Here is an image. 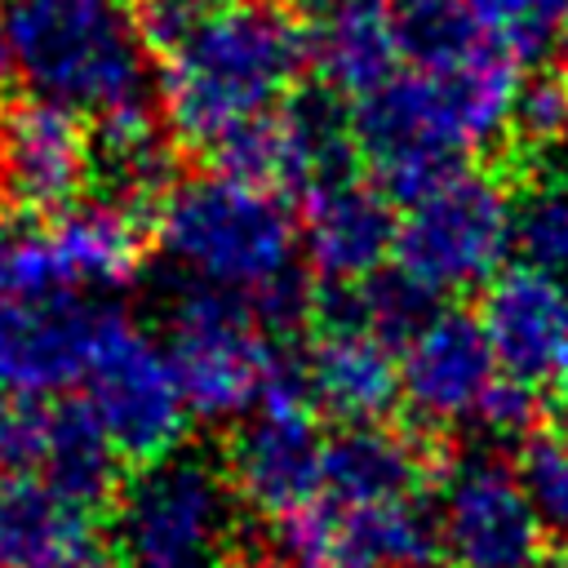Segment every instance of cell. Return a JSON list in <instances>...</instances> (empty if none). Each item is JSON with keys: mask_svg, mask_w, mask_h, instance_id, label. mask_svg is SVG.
<instances>
[{"mask_svg": "<svg viewBox=\"0 0 568 568\" xmlns=\"http://www.w3.org/2000/svg\"><path fill=\"white\" fill-rule=\"evenodd\" d=\"M306 71V27L275 0H222L160 58V120L182 151H209L235 124L280 106Z\"/></svg>", "mask_w": 568, "mask_h": 568, "instance_id": "cell-1", "label": "cell"}, {"mask_svg": "<svg viewBox=\"0 0 568 568\" xmlns=\"http://www.w3.org/2000/svg\"><path fill=\"white\" fill-rule=\"evenodd\" d=\"M151 235L186 280L244 297L302 262L288 195L222 173L178 178L151 217Z\"/></svg>", "mask_w": 568, "mask_h": 568, "instance_id": "cell-2", "label": "cell"}, {"mask_svg": "<svg viewBox=\"0 0 568 568\" xmlns=\"http://www.w3.org/2000/svg\"><path fill=\"white\" fill-rule=\"evenodd\" d=\"M13 67L31 98L75 115L146 102V44L111 0H4Z\"/></svg>", "mask_w": 568, "mask_h": 568, "instance_id": "cell-3", "label": "cell"}, {"mask_svg": "<svg viewBox=\"0 0 568 568\" xmlns=\"http://www.w3.org/2000/svg\"><path fill=\"white\" fill-rule=\"evenodd\" d=\"M240 497L222 457L173 448L129 466L106 506V546L120 568H213L235 546Z\"/></svg>", "mask_w": 568, "mask_h": 568, "instance_id": "cell-4", "label": "cell"}, {"mask_svg": "<svg viewBox=\"0 0 568 568\" xmlns=\"http://www.w3.org/2000/svg\"><path fill=\"white\" fill-rule=\"evenodd\" d=\"M515 178L497 164H457L399 204L390 262L435 297L484 288L510 253Z\"/></svg>", "mask_w": 568, "mask_h": 568, "instance_id": "cell-5", "label": "cell"}, {"mask_svg": "<svg viewBox=\"0 0 568 568\" xmlns=\"http://www.w3.org/2000/svg\"><path fill=\"white\" fill-rule=\"evenodd\" d=\"M164 337L191 422L226 430L257 408L284 355L280 337L257 324L244 293L213 288L200 280H182L169 293Z\"/></svg>", "mask_w": 568, "mask_h": 568, "instance_id": "cell-6", "label": "cell"}, {"mask_svg": "<svg viewBox=\"0 0 568 568\" xmlns=\"http://www.w3.org/2000/svg\"><path fill=\"white\" fill-rule=\"evenodd\" d=\"M84 404L106 430L124 466H146L182 448L191 413L169 364V351L120 306H98V328L84 364Z\"/></svg>", "mask_w": 568, "mask_h": 568, "instance_id": "cell-7", "label": "cell"}, {"mask_svg": "<svg viewBox=\"0 0 568 568\" xmlns=\"http://www.w3.org/2000/svg\"><path fill=\"white\" fill-rule=\"evenodd\" d=\"M222 466L240 506L266 524L324 497V426L297 355H280L257 408L231 426Z\"/></svg>", "mask_w": 568, "mask_h": 568, "instance_id": "cell-8", "label": "cell"}, {"mask_svg": "<svg viewBox=\"0 0 568 568\" xmlns=\"http://www.w3.org/2000/svg\"><path fill=\"white\" fill-rule=\"evenodd\" d=\"M435 524L448 568H541L550 550L515 462L488 444L444 453L435 470Z\"/></svg>", "mask_w": 568, "mask_h": 568, "instance_id": "cell-9", "label": "cell"}, {"mask_svg": "<svg viewBox=\"0 0 568 568\" xmlns=\"http://www.w3.org/2000/svg\"><path fill=\"white\" fill-rule=\"evenodd\" d=\"M479 324L501 377L550 404L568 395V284L524 262L501 266L484 284Z\"/></svg>", "mask_w": 568, "mask_h": 568, "instance_id": "cell-10", "label": "cell"}, {"mask_svg": "<svg viewBox=\"0 0 568 568\" xmlns=\"http://www.w3.org/2000/svg\"><path fill=\"white\" fill-rule=\"evenodd\" d=\"M493 377L497 359L479 311L439 306L399 346V404L426 435H444L457 422H475V408Z\"/></svg>", "mask_w": 568, "mask_h": 568, "instance_id": "cell-11", "label": "cell"}, {"mask_svg": "<svg viewBox=\"0 0 568 568\" xmlns=\"http://www.w3.org/2000/svg\"><path fill=\"white\" fill-rule=\"evenodd\" d=\"M0 173L9 200L53 217L93 182V129L58 102H13L0 111Z\"/></svg>", "mask_w": 568, "mask_h": 568, "instance_id": "cell-12", "label": "cell"}, {"mask_svg": "<svg viewBox=\"0 0 568 568\" xmlns=\"http://www.w3.org/2000/svg\"><path fill=\"white\" fill-rule=\"evenodd\" d=\"M399 209L373 178H337L302 195L297 248L320 284H359L390 262Z\"/></svg>", "mask_w": 568, "mask_h": 568, "instance_id": "cell-13", "label": "cell"}, {"mask_svg": "<svg viewBox=\"0 0 568 568\" xmlns=\"http://www.w3.org/2000/svg\"><path fill=\"white\" fill-rule=\"evenodd\" d=\"M98 306L75 293L0 302V395L53 399L84 377Z\"/></svg>", "mask_w": 568, "mask_h": 568, "instance_id": "cell-14", "label": "cell"}, {"mask_svg": "<svg viewBox=\"0 0 568 568\" xmlns=\"http://www.w3.org/2000/svg\"><path fill=\"white\" fill-rule=\"evenodd\" d=\"M297 364L315 413L337 426L386 422L399 404V351L364 324H311Z\"/></svg>", "mask_w": 568, "mask_h": 568, "instance_id": "cell-15", "label": "cell"}, {"mask_svg": "<svg viewBox=\"0 0 568 568\" xmlns=\"http://www.w3.org/2000/svg\"><path fill=\"white\" fill-rule=\"evenodd\" d=\"M444 462L439 435L404 430L390 422H355L324 435V501L373 506L395 497H422Z\"/></svg>", "mask_w": 568, "mask_h": 568, "instance_id": "cell-16", "label": "cell"}, {"mask_svg": "<svg viewBox=\"0 0 568 568\" xmlns=\"http://www.w3.org/2000/svg\"><path fill=\"white\" fill-rule=\"evenodd\" d=\"M306 27V67H315L320 84L337 98H364L386 84L399 62V22L390 0H333Z\"/></svg>", "mask_w": 568, "mask_h": 568, "instance_id": "cell-17", "label": "cell"}, {"mask_svg": "<svg viewBox=\"0 0 568 568\" xmlns=\"http://www.w3.org/2000/svg\"><path fill=\"white\" fill-rule=\"evenodd\" d=\"M71 288H129L146 262V217L98 195L44 217Z\"/></svg>", "mask_w": 568, "mask_h": 568, "instance_id": "cell-18", "label": "cell"}, {"mask_svg": "<svg viewBox=\"0 0 568 568\" xmlns=\"http://www.w3.org/2000/svg\"><path fill=\"white\" fill-rule=\"evenodd\" d=\"M36 475L80 515H106V506L120 493L124 462L111 448L106 430L89 413L84 399H62L49 404V426H44V453Z\"/></svg>", "mask_w": 568, "mask_h": 568, "instance_id": "cell-19", "label": "cell"}, {"mask_svg": "<svg viewBox=\"0 0 568 568\" xmlns=\"http://www.w3.org/2000/svg\"><path fill=\"white\" fill-rule=\"evenodd\" d=\"M333 510H337V555H346L364 568H435V564H444L435 506L426 497H395V501L333 506Z\"/></svg>", "mask_w": 568, "mask_h": 568, "instance_id": "cell-20", "label": "cell"}, {"mask_svg": "<svg viewBox=\"0 0 568 568\" xmlns=\"http://www.w3.org/2000/svg\"><path fill=\"white\" fill-rule=\"evenodd\" d=\"M89 528L40 475L0 470V568H49Z\"/></svg>", "mask_w": 568, "mask_h": 568, "instance_id": "cell-21", "label": "cell"}, {"mask_svg": "<svg viewBox=\"0 0 568 568\" xmlns=\"http://www.w3.org/2000/svg\"><path fill=\"white\" fill-rule=\"evenodd\" d=\"M510 248L524 266L568 284V173L537 169L528 182H515Z\"/></svg>", "mask_w": 568, "mask_h": 568, "instance_id": "cell-22", "label": "cell"}, {"mask_svg": "<svg viewBox=\"0 0 568 568\" xmlns=\"http://www.w3.org/2000/svg\"><path fill=\"white\" fill-rule=\"evenodd\" d=\"M515 475L541 519L546 541L568 550V430L550 426V430H532L528 439H519Z\"/></svg>", "mask_w": 568, "mask_h": 568, "instance_id": "cell-23", "label": "cell"}, {"mask_svg": "<svg viewBox=\"0 0 568 568\" xmlns=\"http://www.w3.org/2000/svg\"><path fill=\"white\" fill-rule=\"evenodd\" d=\"M470 27L501 49H510L519 62H537L564 27L568 0H453Z\"/></svg>", "mask_w": 568, "mask_h": 568, "instance_id": "cell-24", "label": "cell"}, {"mask_svg": "<svg viewBox=\"0 0 568 568\" xmlns=\"http://www.w3.org/2000/svg\"><path fill=\"white\" fill-rule=\"evenodd\" d=\"M568 146V75L537 71L519 84L515 115H510V146L524 160H550Z\"/></svg>", "mask_w": 568, "mask_h": 568, "instance_id": "cell-25", "label": "cell"}, {"mask_svg": "<svg viewBox=\"0 0 568 568\" xmlns=\"http://www.w3.org/2000/svg\"><path fill=\"white\" fill-rule=\"evenodd\" d=\"M49 293H75L62 275L58 248L44 222L0 231V302H27Z\"/></svg>", "mask_w": 568, "mask_h": 568, "instance_id": "cell-26", "label": "cell"}, {"mask_svg": "<svg viewBox=\"0 0 568 568\" xmlns=\"http://www.w3.org/2000/svg\"><path fill=\"white\" fill-rule=\"evenodd\" d=\"M395 22H399L404 58H413V67L444 62V58H453L466 44L479 40L470 18L453 0H399L395 4Z\"/></svg>", "mask_w": 568, "mask_h": 568, "instance_id": "cell-27", "label": "cell"}, {"mask_svg": "<svg viewBox=\"0 0 568 568\" xmlns=\"http://www.w3.org/2000/svg\"><path fill=\"white\" fill-rule=\"evenodd\" d=\"M537 417H541V395L510 382V377H493V386L484 390L479 408H475V426L488 435V439H501V444H519L537 430Z\"/></svg>", "mask_w": 568, "mask_h": 568, "instance_id": "cell-28", "label": "cell"}, {"mask_svg": "<svg viewBox=\"0 0 568 568\" xmlns=\"http://www.w3.org/2000/svg\"><path fill=\"white\" fill-rule=\"evenodd\" d=\"M222 0H138V36L146 44V53L164 58L173 53Z\"/></svg>", "mask_w": 568, "mask_h": 568, "instance_id": "cell-29", "label": "cell"}, {"mask_svg": "<svg viewBox=\"0 0 568 568\" xmlns=\"http://www.w3.org/2000/svg\"><path fill=\"white\" fill-rule=\"evenodd\" d=\"M49 568H120L115 564V555H111V546L98 537V532H84L75 546H67Z\"/></svg>", "mask_w": 568, "mask_h": 568, "instance_id": "cell-30", "label": "cell"}, {"mask_svg": "<svg viewBox=\"0 0 568 568\" xmlns=\"http://www.w3.org/2000/svg\"><path fill=\"white\" fill-rule=\"evenodd\" d=\"M18 67H13V36H9V13H4V0H0V93L13 84Z\"/></svg>", "mask_w": 568, "mask_h": 568, "instance_id": "cell-31", "label": "cell"}, {"mask_svg": "<svg viewBox=\"0 0 568 568\" xmlns=\"http://www.w3.org/2000/svg\"><path fill=\"white\" fill-rule=\"evenodd\" d=\"M213 568H280V564H275L266 550H235V546H231Z\"/></svg>", "mask_w": 568, "mask_h": 568, "instance_id": "cell-32", "label": "cell"}, {"mask_svg": "<svg viewBox=\"0 0 568 568\" xmlns=\"http://www.w3.org/2000/svg\"><path fill=\"white\" fill-rule=\"evenodd\" d=\"M328 4H333V0H288V9H293V13H302V18H315V13H320V9H328Z\"/></svg>", "mask_w": 568, "mask_h": 568, "instance_id": "cell-33", "label": "cell"}, {"mask_svg": "<svg viewBox=\"0 0 568 568\" xmlns=\"http://www.w3.org/2000/svg\"><path fill=\"white\" fill-rule=\"evenodd\" d=\"M311 568H364V564H355V559H346V555H333V559H324V564H311Z\"/></svg>", "mask_w": 568, "mask_h": 568, "instance_id": "cell-34", "label": "cell"}, {"mask_svg": "<svg viewBox=\"0 0 568 568\" xmlns=\"http://www.w3.org/2000/svg\"><path fill=\"white\" fill-rule=\"evenodd\" d=\"M559 58H564V75H568V13H564V27H559Z\"/></svg>", "mask_w": 568, "mask_h": 568, "instance_id": "cell-35", "label": "cell"}, {"mask_svg": "<svg viewBox=\"0 0 568 568\" xmlns=\"http://www.w3.org/2000/svg\"><path fill=\"white\" fill-rule=\"evenodd\" d=\"M0 200H4V173H0Z\"/></svg>", "mask_w": 568, "mask_h": 568, "instance_id": "cell-36", "label": "cell"}, {"mask_svg": "<svg viewBox=\"0 0 568 568\" xmlns=\"http://www.w3.org/2000/svg\"><path fill=\"white\" fill-rule=\"evenodd\" d=\"M111 4H133V0H111Z\"/></svg>", "mask_w": 568, "mask_h": 568, "instance_id": "cell-37", "label": "cell"}]
</instances>
